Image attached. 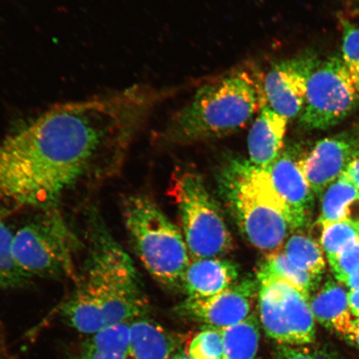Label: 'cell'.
<instances>
[{
    "label": "cell",
    "mask_w": 359,
    "mask_h": 359,
    "mask_svg": "<svg viewBox=\"0 0 359 359\" xmlns=\"http://www.w3.org/2000/svg\"><path fill=\"white\" fill-rule=\"evenodd\" d=\"M359 241V222L343 221L323 226L321 245L327 260L334 259L348 246Z\"/></svg>",
    "instance_id": "cell-24"
},
{
    "label": "cell",
    "mask_w": 359,
    "mask_h": 359,
    "mask_svg": "<svg viewBox=\"0 0 359 359\" xmlns=\"http://www.w3.org/2000/svg\"><path fill=\"white\" fill-rule=\"evenodd\" d=\"M284 253L292 264L304 271L318 276L324 273L325 260L321 247L306 236H291L286 242Z\"/></svg>",
    "instance_id": "cell-23"
},
{
    "label": "cell",
    "mask_w": 359,
    "mask_h": 359,
    "mask_svg": "<svg viewBox=\"0 0 359 359\" xmlns=\"http://www.w3.org/2000/svg\"><path fill=\"white\" fill-rule=\"evenodd\" d=\"M348 303L350 312L359 317V290H350L348 294Z\"/></svg>",
    "instance_id": "cell-30"
},
{
    "label": "cell",
    "mask_w": 359,
    "mask_h": 359,
    "mask_svg": "<svg viewBox=\"0 0 359 359\" xmlns=\"http://www.w3.org/2000/svg\"><path fill=\"white\" fill-rule=\"evenodd\" d=\"M188 359H221L223 352L222 330L205 327L188 344Z\"/></svg>",
    "instance_id": "cell-25"
},
{
    "label": "cell",
    "mask_w": 359,
    "mask_h": 359,
    "mask_svg": "<svg viewBox=\"0 0 359 359\" xmlns=\"http://www.w3.org/2000/svg\"><path fill=\"white\" fill-rule=\"evenodd\" d=\"M123 217L135 253L148 273L168 288L182 287L191 262L182 231L146 196L128 197Z\"/></svg>",
    "instance_id": "cell-5"
},
{
    "label": "cell",
    "mask_w": 359,
    "mask_h": 359,
    "mask_svg": "<svg viewBox=\"0 0 359 359\" xmlns=\"http://www.w3.org/2000/svg\"><path fill=\"white\" fill-rule=\"evenodd\" d=\"M0 359H1V358H0Z\"/></svg>",
    "instance_id": "cell-35"
},
{
    "label": "cell",
    "mask_w": 359,
    "mask_h": 359,
    "mask_svg": "<svg viewBox=\"0 0 359 359\" xmlns=\"http://www.w3.org/2000/svg\"><path fill=\"white\" fill-rule=\"evenodd\" d=\"M267 105L263 83L239 69L201 86L170 120V140L195 143L239 131Z\"/></svg>",
    "instance_id": "cell-3"
},
{
    "label": "cell",
    "mask_w": 359,
    "mask_h": 359,
    "mask_svg": "<svg viewBox=\"0 0 359 359\" xmlns=\"http://www.w3.org/2000/svg\"><path fill=\"white\" fill-rule=\"evenodd\" d=\"M129 326L123 323L90 335L73 359H130Z\"/></svg>",
    "instance_id": "cell-18"
},
{
    "label": "cell",
    "mask_w": 359,
    "mask_h": 359,
    "mask_svg": "<svg viewBox=\"0 0 359 359\" xmlns=\"http://www.w3.org/2000/svg\"><path fill=\"white\" fill-rule=\"evenodd\" d=\"M320 62L312 50L276 62L263 82L267 105L289 121L297 118L304 109L309 80Z\"/></svg>",
    "instance_id": "cell-10"
},
{
    "label": "cell",
    "mask_w": 359,
    "mask_h": 359,
    "mask_svg": "<svg viewBox=\"0 0 359 359\" xmlns=\"http://www.w3.org/2000/svg\"><path fill=\"white\" fill-rule=\"evenodd\" d=\"M15 232L7 221L6 210H0V290L20 288L31 280L13 255Z\"/></svg>",
    "instance_id": "cell-21"
},
{
    "label": "cell",
    "mask_w": 359,
    "mask_h": 359,
    "mask_svg": "<svg viewBox=\"0 0 359 359\" xmlns=\"http://www.w3.org/2000/svg\"><path fill=\"white\" fill-rule=\"evenodd\" d=\"M314 320L346 337L352 325L348 294L342 286L329 280L311 302Z\"/></svg>",
    "instance_id": "cell-17"
},
{
    "label": "cell",
    "mask_w": 359,
    "mask_h": 359,
    "mask_svg": "<svg viewBox=\"0 0 359 359\" xmlns=\"http://www.w3.org/2000/svg\"><path fill=\"white\" fill-rule=\"evenodd\" d=\"M334 276L343 283L345 278L359 269V241L344 249L334 259L329 260Z\"/></svg>",
    "instance_id": "cell-27"
},
{
    "label": "cell",
    "mask_w": 359,
    "mask_h": 359,
    "mask_svg": "<svg viewBox=\"0 0 359 359\" xmlns=\"http://www.w3.org/2000/svg\"><path fill=\"white\" fill-rule=\"evenodd\" d=\"M343 29L341 58L359 88V26L341 19Z\"/></svg>",
    "instance_id": "cell-26"
},
{
    "label": "cell",
    "mask_w": 359,
    "mask_h": 359,
    "mask_svg": "<svg viewBox=\"0 0 359 359\" xmlns=\"http://www.w3.org/2000/svg\"><path fill=\"white\" fill-rule=\"evenodd\" d=\"M239 266L222 258L193 259L186 269L182 288L187 298H208L235 285Z\"/></svg>",
    "instance_id": "cell-14"
},
{
    "label": "cell",
    "mask_w": 359,
    "mask_h": 359,
    "mask_svg": "<svg viewBox=\"0 0 359 359\" xmlns=\"http://www.w3.org/2000/svg\"><path fill=\"white\" fill-rule=\"evenodd\" d=\"M221 359H255L259 346V321L255 313L236 325L222 330Z\"/></svg>",
    "instance_id": "cell-19"
},
{
    "label": "cell",
    "mask_w": 359,
    "mask_h": 359,
    "mask_svg": "<svg viewBox=\"0 0 359 359\" xmlns=\"http://www.w3.org/2000/svg\"><path fill=\"white\" fill-rule=\"evenodd\" d=\"M140 88L57 105L0 142V202L55 208L97 167L118 163L149 109Z\"/></svg>",
    "instance_id": "cell-1"
},
{
    "label": "cell",
    "mask_w": 359,
    "mask_h": 359,
    "mask_svg": "<svg viewBox=\"0 0 359 359\" xmlns=\"http://www.w3.org/2000/svg\"><path fill=\"white\" fill-rule=\"evenodd\" d=\"M358 155L359 148L351 139L331 137L318 142L298 164L313 194L320 196Z\"/></svg>",
    "instance_id": "cell-12"
},
{
    "label": "cell",
    "mask_w": 359,
    "mask_h": 359,
    "mask_svg": "<svg viewBox=\"0 0 359 359\" xmlns=\"http://www.w3.org/2000/svg\"><path fill=\"white\" fill-rule=\"evenodd\" d=\"M346 338L359 348V318L352 322L351 327H350Z\"/></svg>",
    "instance_id": "cell-31"
},
{
    "label": "cell",
    "mask_w": 359,
    "mask_h": 359,
    "mask_svg": "<svg viewBox=\"0 0 359 359\" xmlns=\"http://www.w3.org/2000/svg\"><path fill=\"white\" fill-rule=\"evenodd\" d=\"M343 284L348 286L351 290H359V269L345 278Z\"/></svg>",
    "instance_id": "cell-32"
},
{
    "label": "cell",
    "mask_w": 359,
    "mask_h": 359,
    "mask_svg": "<svg viewBox=\"0 0 359 359\" xmlns=\"http://www.w3.org/2000/svg\"><path fill=\"white\" fill-rule=\"evenodd\" d=\"M181 348V340L158 323L145 317L130 322V359H168Z\"/></svg>",
    "instance_id": "cell-16"
},
{
    "label": "cell",
    "mask_w": 359,
    "mask_h": 359,
    "mask_svg": "<svg viewBox=\"0 0 359 359\" xmlns=\"http://www.w3.org/2000/svg\"><path fill=\"white\" fill-rule=\"evenodd\" d=\"M258 271L290 283L309 297V294L317 288L321 279V276L312 275L296 267L287 258L285 254L279 250L269 254L264 262L260 264Z\"/></svg>",
    "instance_id": "cell-22"
},
{
    "label": "cell",
    "mask_w": 359,
    "mask_h": 359,
    "mask_svg": "<svg viewBox=\"0 0 359 359\" xmlns=\"http://www.w3.org/2000/svg\"><path fill=\"white\" fill-rule=\"evenodd\" d=\"M168 195L177 205L191 258H221L230 252L233 248L231 231L198 173L191 170L174 173Z\"/></svg>",
    "instance_id": "cell-7"
},
{
    "label": "cell",
    "mask_w": 359,
    "mask_h": 359,
    "mask_svg": "<svg viewBox=\"0 0 359 359\" xmlns=\"http://www.w3.org/2000/svg\"><path fill=\"white\" fill-rule=\"evenodd\" d=\"M347 11L351 13V16L359 17V0H345Z\"/></svg>",
    "instance_id": "cell-33"
},
{
    "label": "cell",
    "mask_w": 359,
    "mask_h": 359,
    "mask_svg": "<svg viewBox=\"0 0 359 359\" xmlns=\"http://www.w3.org/2000/svg\"><path fill=\"white\" fill-rule=\"evenodd\" d=\"M258 282L246 277L226 290L208 298H187L177 312L206 327L226 329L239 324L250 316L258 295Z\"/></svg>",
    "instance_id": "cell-11"
},
{
    "label": "cell",
    "mask_w": 359,
    "mask_h": 359,
    "mask_svg": "<svg viewBox=\"0 0 359 359\" xmlns=\"http://www.w3.org/2000/svg\"><path fill=\"white\" fill-rule=\"evenodd\" d=\"M359 88L341 56L321 62L309 80L300 127L326 130L342 122L356 109Z\"/></svg>",
    "instance_id": "cell-9"
},
{
    "label": "cell",
    "mask_w": 359,
    "mask_h": 359,
    "mask_svg": "<svg viewBox=\"0 0 359 359\" xmlns=\"http://www.w3.org/2000/svg\"><path fill=\"white\" fill-rule=\"evenodd\" d=\"M290 214L291 228L304 226L313 206V192L300 170L298 161L290 151L280 155L266 169Z\"/></svg>",
    "instance_id": "cell-13"
},
{
    "label": "cell",
    "mask_w": 359,
    "mask_h": 359,
    "mask_svg": "<svg viewBox=\"0 0 359 359\" xmlns=\"http://www.w3.org/2000/svg\"><path fill=\"white\" fill-rule=\"evenodd\" d=\"M288 123L268 105L260 109L248 136L249 161L255 167L266 170L280 155Z\"/></svg>",
    "instance_id": "cell-15"
},
{
    "label": "cell",
    "mask_w": 359,
    "mask_h": 359,
    "mask_svg": "<svg viewBox=\"0 0 359 359\" xmlns=\"http://www.w3.org/2000/svg\"><path fill=\"white\" fill-rule=\"evenodd\" d=\"M340 177L348 180L359 190V155L349 163L347 169Z\"/></svg>",
    "instance_id": "cell-29"
},
{
    "label": "cell",
    "mask_w": 359,
    "mask_h": 359,
    "mask_svg": "<svg viewBox=\"0 0 359 359\" xmlns=\"http://www.w3.org/2000/svg\"><path fill=\"white\" fill-rule=\"evenodd\" d=\"M168 359H188L185 350L180 348L177 351L172 354Z\"/></svg>",
    "instance_id": "cell-34"
},
{
    "label": "cell",
    "mask_w": 359,
    "mask_h": 359,
    "mask_svg": "<svg viewBox=\"0 0 359 359\" xmlns=\"http://www.w3.org/2000/svg\"><path fill=\"white\" fill-rule=\"evenodd\" d=\"M259 323L269 339L280 345L299 346L316 339L309 297L290 283L257 272Z\"/></svg>",
    "instance_id": "cell-8"
},
{
    "label": "cell",
    "mask_w": 359,
    "mask_h": 359,
    "mask_svg": "<svg viewBox=\"0 0 359 359\" xmlns=\"http://www.w3.org/2000/svg\"><path fill=\"white\" fill-rule=\"evenodd\" d=\"M359 201V190L343 177L327 188L323 195L321 215L318 223L326 224L348 221L354 204Z\"/></svg>",
    "instance_id": "cell-20"
},
{
    "label": "cell",
    "mask_w": 359,
    "mask_h": 359,
    "mask_svg": "<svg viewBox=\"0 0 359 359\" xmlns=\"http://www.w3.org/2000/svg\"><path fill=\"white\" fill-rule=\"evenodd\" d=\"M273 359H313L307 349L288 345H279L273 353Z\"/></svg>",
    "instance_id": "cell-28"
},
{
    "label": "cell",
    "mask_w": 359,
    "mask_h": 359,
    "mask_svg": "<svg viewBox=\"0 0 359 359\" xmlns=\"http://www.w3.org/2000/svg\"><path fill=\"white\" fill-rule=\"evenodd\" d=\"M218 182L222 199L245 239L264 252L279 250L292 228L288 209L267 170L235 158L224 165Z\"/></svg>",
    "instance_id": "cell-4"
},
{
    "label": "cell",
    "mask_w": 359,
    "mask_h": 359,
    "mask_svg": "<svg viewBox=\"0 0 359 359\" xmlns=\"http://www.w3.org/2000/svg\"><path fill=\"white\" fill-rule=\"evenodd\" d=\"M86 219V254L60 313L67 325L92 335L145 317L150 305L132 258L100 213L89 210Z\"/></svg>",
    "instance_id": "cell-2"
},
{
    "label": "cell",
    "mask_w": 359,
    "mask_h": 359,
    "mask_svg": "<svg viewBox=\"0 0 359 359\" xmlns=\"http://www.w3.org/2000/svg\"><path fill=\"white\" fill-rule=\"evenodd\" d=\"M39 210L15 232L13 251L17 264L30 280L75 278L82 241L57 206Z\"/></svg>",
    "instance_id": "cell-6"
}]
</instances>
